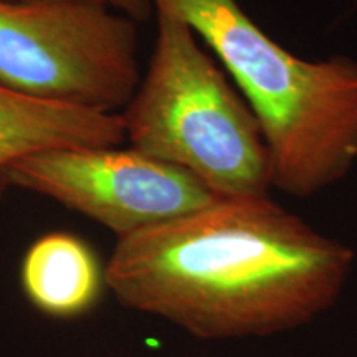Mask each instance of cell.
I'll return each instance as SVG.
<instances>
[{"label": "cell", "instance_id": "obj_6", "mask_svg": "<svg viewBox=\"0 0 357 357\" xmlns=\"http://www.w3.org/2000/svg\"><path fill=\"white\" fill-rule=\"evenodd\" d=\"M126 141L118 113L38 100L0 84V199L17 162L60 147H119Z\"/></svg>", "mask_w": 357, "mask_h": 357}, {"label": "cell", "instance_id": "obj_4", "mask_svg": "<svg viewBox=\"0 0 357 357\" xmlns=\"http://www.w3.org/2000/svg\"><path fill=\"white\" fill-rule=\"evenodd\" d=\"M137 22L78 2L0 0V84L38 100L116 113L141 82Z\"/></svg>", "mask_w": 357, "mask_h": 357}, {"label": "cell", "instance_id": "obj_5", "mask_svg": "<svg viewBox=\"0 0 357 357\" xmlns=\"http://www.w3.org/2000/svg\"><path fill=\"white\" fill-rule=\"evenodd\" d=\"M10 185L82 213L121 240L218 199L184 169L132 147H60L19 160Z\"/></svg>", "mask_w": 357, "mask_h": 357}, {"label": "cell", "instance_id": "obj_1", "mask_svg": "<svg viewBox=\"0 0 357 357\" xmlns=\"http://www.w3.org/2000/svg\"><path fill=\"white\" fill-rule=\"evenodd\" d=\"M356 253L266 197H218L118 240L106 289L205 341L266 337L336 305Z\"/></svg>", "mask_w": 357, "mask_h": 357}, {"label": "cell", "instance_id": "obj_2", "mask_svg": "<svg viewBox=\"0 0 357 357\" xmlns=\"http://www.w3.org/2000/svg\"><path fill=\"white\" fill-rule=\"evenodd\" d=\"M207 43L260 123L273 189L318 195L357 164V60H303L263 32L238 0H151Z\"/></svg>", "mask_w": 357, "mask_h": 357}, {"label": "cell", "instance_id": "obj_3", "mask_svg": "<svg viewBox=\"0 0 357 357\" xmlns=\"http://www.w3.org/2000/svg\"><path fill=\"white\" fill-rule=\"evenodd\" d=\"M154 50L121 113L137 153L184 169L217 197H266L273 189L260 123L197 35L155 12Z\"/></svg>", "mask_w": 357, "mask_h": 357}, {"label": "cell", "instance_id": "obj_7", "mask_svg": "<svg viewBox=\"0 0 357 357\" xmlns=\"http://www.w3.org/2000/svg\"><path fill=\"white\" fill-rule=\"evenodd\" d=\"M24 294L40 312L58 319L83 316L106 288L95 250L73 234L52 231L26 250L20 268Z\"/></svg>", "mask_w": 357, "mask_h": 357}, {"label": "cell", "instance_id": "obj_8", "mask_svg": "<svg viewBox=\"0 0 357 357\" xmlns=\"http://www.w3.org/2000/svg\"><path fill=\"white\" fill-rule=\"evenodd\" d=\"M3 2L13 3H32V2H78V3H93L113 8L116 12H121L124 15L131 17L137 24L149 20L153 15L154 7L151 0H3Z\"/></svg>", "mask_w": 357, "mask_h": 357}]
</instances>
